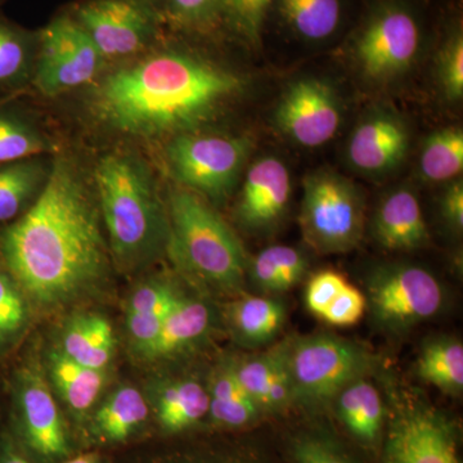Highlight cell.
I'll return each mask as SVG.
<instances>
[{"instance_id":"obj_1","label":"cell","mask_w":463,"mask_h":463,"mask_svg":"<svg viewBox=\"0 0 463 463\" xmlns=\"http://www.w3.org/2000/svg\"><path fill=\"white\" fill-rule=\"evenodd\" d=\"M9 276L27 303L43 312L91 294L109 273L99 210L75 167L56 161L25 215L0 242Z\"/></svg>"},{"instance_id":"obj_2","label":"cell","mask_w":463,"mask_h":463,"mask_svg":"<svg viewBox=\"0 0 463 463\" xmlns=\"http://www.w3.org/2000/svg\"><path fill=\"white\" fill-rule=\"evenodd\" d=\"M240 76L179 50L157 52L109 75L94 91L99 118L125 134L184 133L242 90Z\"/></svg>"},{"instance_id":"obj_3","label":"cell","mask_w":463,"mask_h":463,"mask_svg":"<svg viewBox=\"0 0 463 463\" xmlns=\"http://www.w3.org/2000/svg\"><path fill=\"white\" fill-rule=\"evenodd\" d=\"M96 183L109 249L118 263L132 267L151 257L167 240V222L145 167L128 155H108L97 164Z\"/></svg>"},{"instance_id":"obj_4","label":"cell","mask_w":463,"mask_h":463,"mask_svg":"<svg viewBox=\"0 0 463 463\" xmlns=\"http://www.w3.org/2000/svg\"><path fill=\"white\" fill-rule=\"evenodd\" d=\"M166 246L176 268L194 281L225 292L242 285L246 269L242 245L196 192L176 188L170 194Z\"/></svg>"},{"instance_id":"obj_5","label":"cell","mask_w":463,"mask_h":463,"mask_svg":"<svg viewBox=\"0 0 463 463\" xmlns=\"http://www.w3.org/2000/svg\"><path fill=\"white\" fill-rule=\"evenodd\" d=\"M376 358L361 344L331 334L289 340L288 365L294 402L321 405L349 383L367 377Z\"/></svg>"},{"instance_id":"obj_6","label":"cell","mask_w":463,"mask_h":463,"mask_svg":"<svg viewBox=\"0 0 463 463\" xmlns=\"http://www.w3.org/2000/svg\"><path fill=\"white\" fill-rule=\"evenodd\" d=\"M304 239L319 254L355 249L364 237V203L354 183L331 170L304 181L300 215Z\"/></svg>"},{"instance_id":"obj_7","label":"cell","mask_w":463,"mask_h":463,"mask_svg":"<svg viewBox=\"0 0 463 463\" xmlns=\"http://www.w3.org/2000/svg\"><path fill=\"white\" fill-rule=\"evenodd\" d=\"M422 27L404 0H381L353 39V54L365 78L388 81L405 74L421 51Z\"/></svg>"},{"instance_id":"obj_8","label":"cell","mask_w":463,"mask_h":463,"mask_svg":"<svg viewBox=\"0 0 463 463\" xmlns=\"http://www.w3.org/2000/svg\"><path fill=\"white\" fill-rule=\"evenodd\" d=\"M251 142L245 137L178 134L166 149L174 178L187 190L222 200L233 190L248 161Z\"/></svg>"},{"instance_id":"obj_9","label":"cell","mask_w":463,"mask_h":463,"mask_svg":"<svg viewBox=\"0 0 463 463\" xmlns=\"http://www.w3.org/2000/svg\"><path fill=\"white\" fill-rule=\"evenodd\" d=\"M365 298L377 325L402 332L437 316L444 292L437 277L425 268L389 264L371 274Z\"/></svg>"},{"instance_id":"obj_10","label":"cell","mask_w":463,"mask_h":463,"mask_svg":"<svg viewBox=\"0 0 463 463\" xmlns=\"http://www.w3.org/2000/svg\"><path fill=\"white\" fill-rule=\"evenodd\" d=\"M381 463H459L455 425L423 402H399Z\"/></svg>"},{"instance_id":"obj_11","label":"cell","mask_w":463,"mask_h":463,"mask_svg":"<svg viewBox=\"0 0 463 463\" xmlns=\"http://www.w3.org/2000/svg\"><path fill=\"white\" fill-rule=\"evenodd\" d=\"M72 17L103 60L133 56L147 47L161 18L151 0H87Z\"/></svg>"},{"instance_id":"obj_12","label":"cell","mask_w":463,"mask_h":463,"mask_svg":"<svg viewBox=\"0 0 463 463\" xmlns=\"http://www.w3.org/2000/svg\"><path fill=\"white\" fill-rule=\"evenodd\" d=\"M102 62V54L74 17L54 18L39 36L36 85L56 96L90 83Z\"/></svg>"},{"instance_id":"obj_13","label":"cell","mask_w":463,"mask_h":463,"mask_svg":"<svg viewBox=\"0 0 463 463\" xmlns=\"http://www.w3.org/2000/svg\"><path fill=\"white\" fill-rule=\"evenodd\" d=\"M16 407L21 437L42 461H62L70 441L50 383L36 364L21 368L16 380Z\"/></svg>"},{"instance_id":"obj_14","label":"cell","mask_w":463,"mask_h":463,"mask_svg":"<svg viewBox=\"0 0 463 463\" xmlns=\"http://www.w3.org/2000/svg\"><path fill=\"white\" fill-rule=\"evenodd\" d=\"M276 121L291 141L303 147H319L334 138L339 129V97L326 81L300 79L283 93Z\"/></svg>"},{"instance_id":"obj_15","label":"cell","mask_w":463,"mask_h":463,"mask_svg":"<svg viewBox=\"0 0 463 463\" xmlns=\"http://www.w3.org/2000/svg\"><path fill=\"white\" fill-rule=\"evenodd\" d=\"M291 181L288 167L276 157L258 160L246 174L237 218L251 231L269 230L288 210Z\"/></svg>"},{"instance_id":"obj_16","label":"cell","mask_w":463,"mask_h":463,"mask_svg":"<svg viewBox=\"0 0 463 463\" xmlns=\"http://www.w3.org/2000/svg\"><path fill=\"white\" fill-rule=\"evenodd\" d=\"M410 148V132L404 121L392 112L368 115L353 132L347 158L364 173H385L404 160Z\"/></svg>"},{"instance_id":"obj_17","label":"cell","mask_w":463,"mask_h":463,"mask_svg":"<svg viewBox=\"0 0 463 463\" xmlns=\"http://www.w3.org/2000/svg\"><path fill=\"white\" fill-rule=\"evenodd\" d=\"M374 240L390 251H413L428 243L429 231L416 194L398 188L381 200L373 215Z\"/></svg>"},{"instance_id":"obj_18","label":"cell","mask_w":463,"mask_h":463,"mask_svg":"<svg viewBox=\"0 0 463 463\" xmlns=\"http://www.w3.org/2000/svg\"><path fill=\"white\" fill-rule=\"evenodd\" d=\"M212 310L203 301L181 295L167 313L156 339L142 358L161 361L190 349L209 332Z\"/></svg>"},{"instance_id":"obj_19","label":"cell","mask_w":463,"mask_h":463,"mask_svg":"<svg viewBox=\"0 0 463 463\" xmlns=\"http://www.w3.org/2000/svg\"><path fill=\"white\" fill-rule=\"evenodd\" d=\"M47 371L58 397L78 419L90 413L108 383L106 371L78 364L58 347L48 355Z\"/></svg>"},{"instance_id":"obj_20","label":"cell","mask_w":463,"mask_h":463,"mask_svg":"<svg viewBox=\"0 0 463 463\" xmlns=\"http://www.w3.org/2000/svg\"><path fill=\"white\" fill-rule=\"evenodd\" d=\"M58 349L78 364L106 371L115 352L111 323L96 313L76 316L66 323Z\"/></svg>"},{"instance_id":"obj_21","label":"cell","mask_w":463,"mask_h":463,"mask_svg":"<svg viewBox=\"0 0 463 463\" xmlns=\"http://www.w3.org/2000/svg\"><path fill=\"white\" fill-rule=\"evenodd\" d=\"M148 414L142 392L133 386H120L94 410L90 431L103 443H121L142 428Z\"/></svg>"},{"instance_id":"obj_22","label":"cell","mask_w":463,"mask_h":463,"mask_svg":"<svg viewBox=\"0 0 463 463\" xmlns=\"http://www.w3.org/2000/svg\"><path fill=\"white\" fill-rule=\"evenodd\" d=\"M205 386L191 379L174 380L156 390L155 413L164 431L173 434L191 429L209 414Z\"/></svg>"},{"instance_id":"obj_23","label":"cell","mask_w":463,"mask_h":463,"mask_svg":"<svg viewBox=\"0 0 463 463\" xmlns=\"http://www.w3.org/2000/svg\"><path fill=\"white\" fill-rule=\"evenodd\" d=\"M228 321L236 339L246 346H261L279 334L286 321L281 301L264 297H245L228 307Z\"/></svg>"},{"instance_id":"obj_24","label":"cell","mask_w":463,"mask_h":463,"mask_svg":"<svg viewBox=\"0 0 463 463\" xmlns=\"http://www.w3.org/2000/svg\"><path fill=\"white\" fill-rule=\"evenodd\" d=\"M336 412L347 430L364 443H373L383 425V402L367 377L349 383L336 395Z\"/></svg>"},{"instance_id":"obj_25","label":"cell","mask_w":463,"mask_h":463,"mask_svg":"<svg viewBox=\"0 0 463 463\" xmlns=\"http://www.w3.org/2000/svg\"><path fill=\"white\" fill-rule=\"evenodd\" d=\"M276 5L283 24L301 41H327L343 20L341 0H276Z\"/></svg>"},{"instance_id":"obj_26","label":"cell","mask_w":463,"mask_h":463,"mask_svg":"<svg viewBox=\"0 0 463 463\" xmlns=\"http://www.w3.org/2000/svg\"><path fill=\"white\" fill-rule=\"evenodd\" d=\"M209 414L213 421L227 428H242L260 413L258 405L241 386L233 361L222 364L212 377L209 389Z\"/></svg>"},{"instance_id":"obj_27","label":"cell","mask_w":463,"mask_h":463,"mask_svg":"<svg viewBox=\"0 0 463 463\" xmlns=\"http://www.w3.org/2000/svg\"><path fill=\"white\" fill-rule=\"evenodd\" d=\"M420 379L446 394L458 395L463 390V345L453 337L426 341L417 358Z\"/></svg>"},{"instance_id":"obj_28","label":"cell","mask_w":463,"mask_h":463,"mask_svg":"<svg viewBox=\"0 0 463 463\" xmlns=\"http://www.w3.org/2000/svg\"><path fill=\"white\" fill-rule=\"evenodd\" d=\"M303 252L286 245H274L259 252L250 265L252 282L268 294H279L294 288L307 272Z\"/></svg>"},{"instance_id":"obj_29","label":"cell","mask_w":463,"mask_h":463,"mask_svg":"<svg viewBox=\"0 0 463 463\" xmlns=\"http://www.w3.org/2000/svg\"><path fill=\"white\" fill-rule=\"evenodd\" d=\"M182 292L166 279H151L138 286L127 304V325L141 332H157Z\"/></svg>"},{"instance_id":"obj_30","label":"cell","mask_w":463,"mask_h":463,"mask_svg":"<svg viewBox=\"0 0 463 463\" xmlns=\"http://www.w3.org/2000/svg\"><path fill=\"white\" fill-rule=\"evenodd\" d=\"M420 169L430 182L452 181L463 169V133L459 128L437 130L423 143Z\"/></svg>"},{"instance_id":"obj_31","label":"cell","mask_w":463,"mask_h":463,"mask_svg":"<svg viewBox=\"0 0 463 463\" xmlns=\"http://www.w3.org/2000/svg\"><path fill=\"white\" fill-rule=\"evenodd\" d=\"M47 176L44 167L35 161H18L0 169V222L16 218Z\"/></svg>"},{"instance_id":"obj_32","label":"cell","mask_w":463,"mask_h":463,"mask_svg":"<svg viewBox=\"0 0 463 463\" xmlns=\"http://www.w3.org/2000/svg\"><path fill=\"white\" fill-rule=\"evenodd\" d=\"M273 0H221V21L251 47L261 43Z\"/></svg>"},{"instance_id":"obj_33","label":"cell","mask_w":463,"mask_h":463,"mask_svg":"<svg viewBox=\"0 0 463 463\" xmlns=\"http://www.w3.org/2000/svg\"><path fill=\"white\" fill-rule=\"evenodd\" d=\"M161 17L181 29L205 32L221 21V0H151Z\"/></svg>"},{"instance_id":"obj_34","label":"cell","mask_w":463,"mask_h":463,"mask_svg":"<svg viewBox=\"0 0 463 463\" xmlns=\"http://www.w3.org/2000/svg\"><path fill=\"white\" fill-rule=\"evenodd\" d=\"M50 142L29 125L0 116V164H14L51 151Z\"/></svg>"},{"instance_id":"obj_35","label":"cell","mask_w":463,"mask_h":463,"mask_svg":"<svg viewBox=\"0 0 463 463\" xmlns=\"http://www.w3.org/2000/svg\"><path fill=\"white\" fill-rule=\"evenodd\" d=\"M438 79L448 99L463 96V33L461 26L448 33L438 56Z\"/></svg>"},{"instance_id":"obj_36","label":"cell","mask_w":463,"mask_h":463,"mask_svg":"<svg viewBox=\"0 0 463 463\" xmlns=\"http://www.w3.org/2000/svg\"><path fill=\"white\" fill-rule=\"evenodd\" d=\"M29 303L8 274L0 272V346L9 343L25 327Z\"/></svg>"},{"instance_id":"obj_37","label":"cell","mask_w":463,"mask_h":463,"mask_svg":"<svg viewBox=\"0 0 463 463\" xmlns=\"http://www.w3.org/2000/svg\"><path fill=\"white\" fill-rule=\"evenodd\" d=\"M29 60V42L23 33L0 21V83L23 72Z\"/></svg>"},{"instance_id":"obj_38","label":"cell","mask_w":463,"mask_h":463,"mask_svg":"<svg viewBox=\"0 0 463 463\" xmlns=\"http://www.w3.org/2000/svg\"><path fill=\"white\" fill-rule=\"evenodd\" d=\"M365 310H367L365 295L361 289L347 283L339 295L332 300L327 309L322 313L321 318L328 325L347 327L361 321Z\"/></svg>"},{"instance_id":"obj_39","label":"cell","mask_w":463,"mask_h":463,"mask_svg":"<svg viewBox=\"0 0 463 463\" xmlns=\"http://www.w3.org/2000/svg\"><path fill=\"white\" fill-rule=\"evenodd\" d=\"M346 285L345 277L334 270H323L315 274L307 282L306 298H304L307 310L313 315L321 317Z\"/></svg>"},{"instance_id":"obj_40","label":"cell","mask_w":463,"mask_h":463,"mask_svg":"<svg viewBox=\"0 0 463 463\" xmlns=\"http://www.w3.org/2000/svg\"><path fill=\"white\" fill-rule=\"evenodd\" d=\"M294 463H353L334 441L307 435L294 447Z\"/></svg>"},{"instance_id":"obj_41","label":"cell","mask_w":463,"mask_h":463,"mask_svg":"<svg viewBox=\"0 0 463 463\" xmlns=\"http://www.w3.org/2000/svg\"><path fill=\"white\" fill-rule=\"evenodd\" d=\"M441 214L450 228L461 232L463 228V185L455 182L447 188L441 197Z\"/></svg>"},{"instance_id":"obj_42","label":"cell","mask_w":463,"mask_h":463,"mask_svg":"<svg viewBox=\"0 0 463 463\" xmlns=\"http://www.w3.org/2000/svg\"><path fill=\"white\" fill-rule=\"evenodd\" d=\"M0 463H32L12 441H5L0 446Z\"/></svg>"},{"instance_id":"obj_43","label":"cell","mask_w":463,"mask_h":463,"mask_svg":"<svg viewBox=\"0 0 463 463\" xmlns=\"http://www.w3.org/2000/svg\"><path fill=\"white\" fill-rule=\"evenodd\" d=\"M62 463H111L106 457L99 455V453H87L75 457V458L66 459Z\"/></svg>"},{"instance_id":"obj_44","label":"cell","mask_w":463,"mask_h":463,"mask_svg":"<svg viewBox=\"0 0 463 463\" xmlns=\"http://www.w3.org/2000/svg\"><path fill=\"white\" fill-rule=\"evenodd\" d=\"M207 463H212V462H207Z\"/></svg>"}]
</instances>
